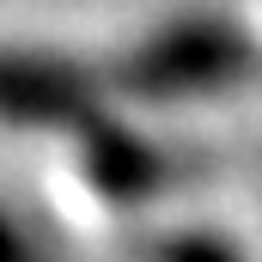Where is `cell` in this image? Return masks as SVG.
I'll return each instance as SVG.
<instances>
[{
  "label": "cell",
  "instance_id": "6da1fadb",
  "mask_svg": "<svg viewBox=\"0 0 262 262\" xmlns=\"http://www.w3.org/2000/svg\"><path fill=\"white\" fill-rule=\"evenodd\" d=\"M250 73V43L213 18H183L171 31H159L152 43H140L116 85L128 98L146 104H177V98H207V92H226Z\"/></svg>",
  "mask_w": 262,
  "mask_h": 262
},
{
  "label": "cell",
  "instance_id": "7a4b0ae2",
  "mask_svg": "<svg viewBox=\"0 0 262 262\" xmlns=\"http://www.w3.org/2000/svg\"><path fill=\"white\" fill-rule=\"evenodd\" d=\"M98 116V79L67 55L0 49V122L12 128H79Z\"/></svg>",
  "mask_w": 262,
  "mask_h": 262
},
{
  "label": "cell",
  "instance_id": "3957f363",
  "mask_svg": "<svg viewBox=\"0 0 262 262\" xmlns=\"http://www.w3.org/2000/svg\"><path fill=\"white\" fill-rule=\"evenodd\" d=\"M79 171H85V183L110 201V207H140V201H152L171 177H177V165H171L146 134L116 128V122H104V116L79 122Z\"/></svg>",
  "mask_w": 262,
  "mask_h": 262
},
{
  "label": "cell",
  "instance_id": "277c9868",
  "mask_svg": "<svg viewBox=\"0 0 262 262\" xmlns=\"http://www.w3.org/2000/svg\"><path fill=\"white\" fill-rule=\"evenodd\" d=\"M146 262H244V250H238L226 232L177 226V232H152V238H146Z\"/></svg>",
  "mask_w": 262,
  "mask_h": 262
},
{
  "label": "cell",
  "instance_id": "5b68a950",
  "mask_svg": "<svg viewBox=\"0 0 262 262\" xmlns=\"http://www.w3.org/2000/svg\"><path fill=\"white\" fill-rule=\"evenodd\" d=\"M0 262H43V250H37V238L0 207Z\"/></svg>",
  "mask_w": 262,
  "mask_h": 262
}]
</instances>
